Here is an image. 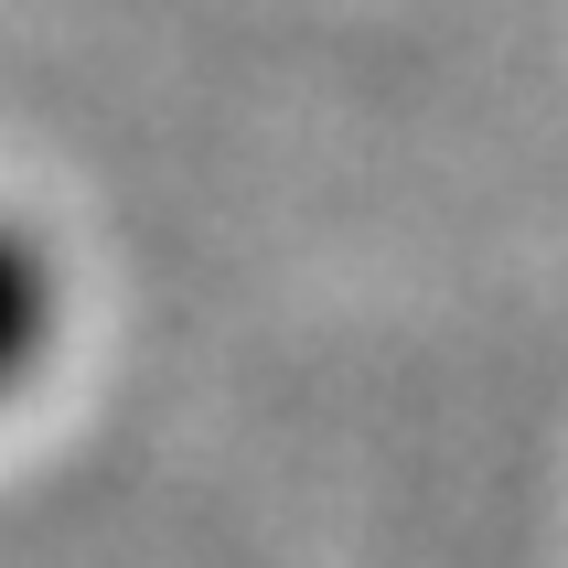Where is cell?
Masks as SVG:
<instances>
[{"label": "cell", "instance_id": "obj_1", "mask_svg": "<svg viewBox=\"0 0 568 568\" xmlns=\"http://www.w3.org/2000/svg\"><path fill=\"white\" fill-rule=\"evenodd\" d=\"M43 344H54V268H43V247L22 225L0 215V386H22Z\"/></svg>", "mask_w": 568, "mask_h": 568}]
</instances>
